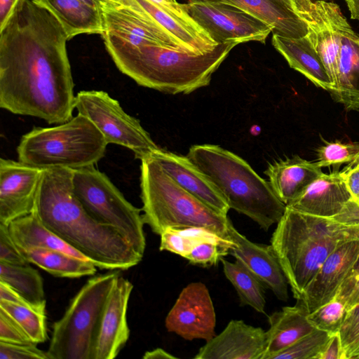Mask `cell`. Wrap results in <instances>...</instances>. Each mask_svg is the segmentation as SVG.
<instances>
[{
	"label": "cell",
	"instance_id": "obj_4",
	"mask_svg": "<svg viewBox=\"0 0 359 359\" xmlns=\"http://www.w3.org/2000/svg\"><path fill=\"white\" fill-rule=\"evenodd\" d=\"M357 239L359 226L286 207L273 233L271 245L297 300L328 256L341 244Z\"/></svg>",
	"mask_w": 359,
	"mask_h": 359
},
{
	"label": "cell",
	"instance_id": "obj_7",
	"mask_svg": "<svg viewBox=\"0 0 359 359\" xmlns=\"http://www.w3.org/2000/svg\"><path fill=\"white\" fill-rule=\"evenodd\" d=\"M107 144L95 125L78 114L55 126L34 128L21 137L17 153L18 161L34 167L74 170L95 165Z\"/></svg>",
	"mask_w": 359,
	"mask_h": 359
},
{
	"label": "cell",
	"instance_id": "obj_25",
	"mask_svg": "<svg viewBox=\"0 0 359 359\" xmlns=\"http://www.w3.org/2000/svg\"><path fill=\"white\" fill-rule=\"evenodd\" d=\"M309 313L299 299L292 306H285L269 317V328L262 359H271L316 328L308 319Z\"/></svg>",
	"mask_w": 359,
	"mask_h": 359
},
{
	"label": "cell",
	"instance_id": "obj_45",
	"mask_svg": "<svg viewBox=\"0 0 359 359\" xmlns=\"http://www.w3.org/2000/svg\"><path fill=\"white\" fill-rule=\"evenodd\" d=\"M332 219L346 225L359 226V205L351 199L342 210Z\"/></svg>",
	"mask_w": 359,
	"mask_h": 359
},
{
	"label": "cell",
	"instance_id": "obj_28",
	"mask_svg": "<svg viewBox=\"0 0 359 359\" xmlns=\"http://www.w3.org/2000/svg\"><path fill=\"white\" fill-rule=\"evenodd\" d=\"M18 250L29 264L56 277L80 278L93 276L97 271V266L90 260L62 251L39 248Z\"/></svg>",
	"mask_w": 359,
	"mask_h": 359
},
{
	"label": "cell",
	"instance_id": "obj_17",
	"mask_svg": "<svg viewBox=\"0 0 359 359\" xmlns=\"http://www.w3.org/2000/svg\"><path fill=\"white\" fill-rule=\"evenodd\" d=\"M229 238L234 245L229 255L243 265L281 301L288 299V281L271 245L254 243L238 232L230 221Z\"/></svg>",
	"mask_w": 359,
	"mask_h": 359
},
{
	"label": "cell",
	"instance_id": "obj_22",
	"mask_svg": "<svg viewBox=\"0 0 359 359\" xmlns=\"http://www.w3.org/2000/svg\"><path fill=\"white\" fill-rule=\"evenodd\" d=\"M323 173L316 162L299 156L271 163L264 171L274 194L286 205L300 196Z\"/></svg>",
	"mask_w": 359,
	"mask_h": 359
},
{
	"label": "cell",
	"instance_id": "obj_26",
	"mask_svg": "<svg viewBox=\"0 0 359 359\" xmlns=\"http://www.w3.org/2000/svg\"><path fill=\"white\" fill-rule=\"evenodd\" d=\"M272 44L291 68L302 74L317 87L328 92L333 89L326 67L306 36L292 39L273 35Z\"/></svg>",
	"mask_w": 359,
	"mask_h": 359
},
{
	"label": "cell",
	"instance_id": "obj_44",
	"mask_svg": "<svg viewBox=\"0 0 359 359\" xmlns=\"http://www.w3.org/2000/svg\"><path fill=\"white\" fill-rule=\"evenodd\" d=\"M343 175L351 200L359 205V159L344 170Z\"/></svg>",
	"mask_w": 359,
	"mask_h": 359
},
{
	"label": "cell",
	"instance_id": "obj_15",
	"mask_svg": "<svg viewBox=\"0 0 359 359\" xmlns=\"http://www.w3.org/2000/svg\"><path fill=\"white\" fill-rule=\"evenodd\" d=\"M43 169L20 161L0 159V224L32 213Z\"/></svg>",
	"mask_w": 359,
	"mask_h": 359
},
{
	"label": "cell",
	"instance_id": "obj_27",
	"mask_svg": "<svg viewBox=\"0 0 359 359\" xmlns=\"http://www.w3.org/2000/svg\"><path fill=\"white\" fill-rule=\"evenodd\" d=\"M48 8L65 27L69 39L81 34H99L104 31L101 10L82 0H36Z\"/></svg>",
	"mask_w": 359,
	"mask_h": 359
},
{
	"label": "cell",
	"instance_id": "obj_32",
	"mask_svg": "<svg viewBox=\"0 0 359 359\" xmlns=\"http://www.w3.org/2000/svg\"><path fill=\"white\" fill-rule=\"evenodd\" d=\"M0 310L11 318L35 344L48 339L46 312L29 305L0 300Z\"/></svg>",
	"mask_w": 359,
	"mask_h": 359
},
{
	"label": "cell",
	"instance_id": "obj_23",
	"mask_svg": "<svg viewBox=\"0 0 359 359\" xmlns=\"http://www.w3.org/2000/svg\"><path fill=\"white\" fill-rule=\"evenodd\" d=\"M332 99L347 111L359 110V34L348 23L344 28Z\"/></svg>",
	"mask_w": 359,
	"mask_h": 359
},
{
	"label": "cell",
	"instance_id": "obj_8",
	"mask_svg": "<svg viewBox=\"0 0 359 359\" xmlns=\"http://www.w3.org/2000/svg\"><path fill=\"white\" fill-rule=\"evenodd\" d=\"M117 270L95 276L71 299L53 326L47 351L50 359H92L101 316Z\"/></svg>",
	"mask_w": 359,
	"mask_h": 359
},
{
	"label": "cell",
	"instance_id": "obj_51",
	"mask_svg": "<svg viewBox=\"0 0 359 359\" xmlns=\"http://www.w3.org/2000/svg\"><path fill=\"white\" fill-rule=\"evenodd\" d=\"M350 11L351 18L359 21V0H344Z\"/></svg>",
	"mask_w": 359,
	"mask_h": 359
},
{
	"label": "cell",
	"instance_id": "obj_34",
	"mask_svg": "<svg viewBox=\"0 0 359 359\" xmlns=\"http://www.w3.org/2000/svg\"><path fill=\"white\" fill-rule=\"evenodd\" d=\"M234 245L233 241L221 236L198 243L184 257L193 265L208 267L217 264L222 258L229 255Z\"/></svg>",
	"mask_w": 359,
	"mask_h": 359
},
{
	"label": "cell",
	"instance_id": "obj_19",
	"mask_svg": "<svg viewBox=\"0 0 359 359\" xmlns=\"http://www.w3.org/2000/svg\"><path fill=\"white\" fill-rule=\"evenodd\" d=\"M358 255L357 239L341 244L328 256L299 299L309 313L336 296Z\"/></svg>",
	"mask_w": 359,
	"mask_h": 359
},
{
	"label": "cell",
	"instance_id": "obj_1",
	"mask_svg": "<svg viewBox=\"0 0 359 359\" xmlns=\"http://www.w3.org/2000/svg\"><path fill=\"white\" fill-rule=\"evenodd\" d=\"M68 34L36 0H19L0 30V107L48 124L70 120L75 109Z\"/></svg>",
	"mask_w": 359,
	"mask_h": 359
},
{
	"label": "cell",
	"instance_id": "obj_20",
	"mask_svg": "<svg viewBox=\"0 0 359 359\" xmlns=\"http://www.w3.org/2000/svg\"><path fill=\"white\" fill-rule=\"evenodd\" d=\"M151 156L186 191L216 212L227 215L230 209L212 181L186 156L158 148Z\"/></svg>",
	"mask_w": 359,
	"mask_h": 359
},
{
	"label": "cell",
	"instance_id": "obj_43",
	"mask_svg": "<svg viewBox=\"0 0 359 359\" xmlns=\"http://www.w3.org/2000/svg\"><path fill=\"white\" fill-rule=\"evenodd\" d=\"M152 3L165 10L172 15L185 22L194 28L205 32L191 18L187 13L184 4L178 3L176 0H149Z\"/></svg>",
	"mask_w": 359,
	"mask_h": 359
},
{
	"label": "cell",
	"instance_id": "obj_14",
	"mask_svg": "<svg viewBox=\"0 0 359 359\" xmlns=\"http://www.w3.org/2000/svg\"><path fill=\"white\" fill-rule=\"evenodd\" d=\"M101 12L103 40L133 46L158 44L180 50L172 39L145 12L140 13L130 7L109 2L102 3Z\"/></svg>",
	"mask_w": 359,
	"mask_h": 359
},
{
	"label": "cell",
	"instance_id": "obj_47",
	"mask_svg": "<svg viewBox=\"0 0 359 359\" xmlns=\"http://www.w3.org/2000/svg\"><path fill=\"white\" fill-rule=\"evenodd\" d=\"M0 300L29 305L18 292L1 281H0Z\"/></svg>",
	"mask_w": 359,
	"mask_h": 359
},
{
	"label": "cell",
	"instance_id": "obj_9",
	"mask_svg": "<svg viewBox=\"0 0 359 359\" xmlns=\"http://www.w3.org/2000/svg\"><path fill=\"white\" fill-rule=\"evenodd\" d=\"M72 185L76 197L95 220L116 230L144 255L146 237L142 210L130 203L104 172L95 165L74 170Z\"/></svg>",
	"mask_w": 359,
	"mask_h": 359
},
{
	"label": "cell",
	"instance_id": "obj_40",
	"mask_svg": "<svg viewBox=\"0 0 359 359\" xmlns=\"http://www.w3.org/2000/svg\"><path fill=\"white\" fill-rule=\"evenodd\" d=\"M0 359H50L47 351L36 344H17L0 341Z\"/></svg>",
	"mask_w": 359,
	"mask_h": 359
},
{
	"label": "cell",
	"instance_id": "obj_11",
	"mask_svg": "<svg viewBox=\"0 0 359 359\" xmlns=\"http://www.w3.org/2000/svg\"><path fill=\"white\" fill-rule=\"evenodd\" d=\"M185 8L217 44L257 41L265 43L270 28L242 9L220 0H189Z\"/></svg>",
	"mask_w": 359,
	"mask_h": 359
},
{
	"label": "cell",
	"instance_id": "obj_29",
	"mask_svg": "<svg viewBox=\"0 0 359 359\" xmlns=\"http://www.w3.org/2000/svg\"><path fill=\"white\" fill-rule=\"evenodd\" d=\"M8 226L10 235L18 249H51L87 259L47 228L33 213L15 219Z\"/></svg>",
	"mask_w": 359,
	"mask_h": 359
},
{
	"label": "cell",
	"instance_id": "obj_31",
	"mask_svg": "<svg viewBox=\"0 0 359 359\" xmlns=\"http://www.w3.org/2000/svg\"><path fill=\"white\" fill-rule=\"evenodd\" d=\"M221 262L226 278L236 290L240 305L265 314V288L261 283L238 261L231 262L223 257Z\"/></svg>",
	"mask_w": 359,
	"mask_h": 359
},
{
	"label": "cell",
	"instance_id": "obj_24",
	"mask_svg": "<svg viewBox=\"0 0 359 359\" xmlns=\"http://www.w3.org/2000/svg\"><path fill=\"white\" fill-rule=\"evenodd\" d=\"M238 7L266 25L273 35L297 39L307 34L306 24L295 13L292 0H220Z\"/></svg>",
	"mask_w": 359,
	"mask_h": 359
},
{
	"label": "cell",
	"instance_id": "obj_16",
	"mask_svg": "<svg viewBox=\"0 0 359 359\" xmlns=\"http://www.w3.org/2000/svg\"><path fill=\"white\" fill-rule=\"evenodd\" d=\"M133 283L119 274L107 299L95 341L92 359H114L130 337L127 310Z\"/></svg>",
	"mask_w": 359,
	"mask_h": 359
},
{
	"label": "cell",
	"instance_id": "obj_33",
	"mask_svg": "<svg viewBox=\"0 0 359 359\" xmlns=\"http://www.w3.org/2000/svg\"><path fill=\"white\" fill-rule=\"evenodd\" d=\"M160 236L161 251H168L184 258L198 243L220 236L204 228L187 227L168 228Z\"/></svg>",
	"mask_w": 359,
	"mask_h": 359
},
{
	"label": "cell",
	"instance_id": "obj_12",
	"mask_svg": "<svg viewBox=\"0 0 359 359\" xmlns=\"http://www.w3.org/2000/svg\"><path fill=\"white\" fill-rule=\"evenodd\" d=\"M292 7L306 24V36L320 55L334 89L342 32L348 23L346 18L339 5L332 1L292 0Z\"/></svg>",
	"mask_w": 359,
	"mask_h": 359
},
{
	"label": "cell",
	"instance_id": "obj_35",
	"mask_svg": "<svg viewBox=\"0 0 359 359\" xmlns=\"http://www.w3.org/2000/svg\"><path fill=\"white\" fill-rule=\"evenodd\" d=\"M331 336L329 332L315 329L271 359H317Z\"/></svg>",
	"mask_w": 359,
	"mask_h": 359
},
{
	"label": "cell",
	"instance_id": "obj_48",
	"mask_svg": "<svg viewBox=\"0 0 359 359\" xmlns=\"http://www.w3.org/2000/svg\"><path fill=\"white\" fill-rule=\"evenodd\" d=\"M19 0H0V30L13 13Z\"/></svg>",
	"mask_w": 359,
	"mask_h": 359
},
{
	"label": "cell",
	"instance_id": "obj_52",
	"mask_svg": "<svg viewBox=\"0 0 359 359\" xmlns=\"http://www.w3.org/2000/svg\"><path fill=\"white\" fill-rule=\"evenodd\" d=\"M82 1L93 8L101 10L102 3H101L100 0H82Z\"/></svg>",
	"mask_w": 359,
	"mask_h": 359
},
{
	"label": "cell",
	"instance_id": "obj_6",
	"mask_svg": "<svg viewBox=\"0 0 359 359\" xmlns=\"http://www.w3.org/2000/svg\"><path fill=\"white\" fill-rule=\"evenodd\" d=\"M140 161L142 217L154 233L160 236L168 228L200 227L230 239L228 215L186 191L151 156Z\"/></svg>",
	"mask_w": 359,
	"mask_h": 359
},
{
	"label": "cell",
	"instance_id": "obj_18",
	"mask_svg": "<svg viewBox=\"0 0 359 359\" xmlns=\"http://www.w3.org/2000/svg\"><path fill=\"white\" fill-rule=\"evenodd\" d=\"M266 331L231 320L219 334L203 346L196 359H262L266 345Z\"/></svg>",
	"mask_w": 359,
	"mask_h": 359
},
{
	"label": "cell",
	"instance_id": "obj_38",
	"mask_svg": "<svg viewBox=\"0 0 359 359\" xmlns=\"http://www.w3.org/2000/svg\"><path fill=\"white\" fill-rule=\"evenodd\" d=\"M339 334L344 359H359V304L348 310Z\"/></svg>",
	"mask_w": 359,
	"mask_h": 359
},
{
	"label": "cell",
	"instance_id": "obj_36",
	"mask_svg": "<svg viewBox=\"0 0 359 359\" xmlns=\"http://www.w3.org/2000/svg\"><path fill=\"white\" fill-rule=\"evenodd\" d=\"M347 312L348 309L346 304L334 297L327 303L309 313L308 319L316 329L333 334L339 332Z\"/></svg>",
	"mask_w": 359,
	"mask_h": 359
},
{
	"label": "cell",
	"instance_id": "obj_21",
	"mask_svg": "<svg viewBox=\"0 0 359 359\" xmlns=\"http://www.w3.org/2000/svg\"><path fill=\"white\" fill-rule=\"evenodd\" d=\"M351 199L343 171L323 173L286 207L314 216L332 218Z\"/></svg>",
	"mask_w": 359,
	"mask_h": 359
},
{
	"label": "cell",
	"instance_id": "obj_37",
	"mask_svg": "<svg viewBox=\"0 0 359 359\" xmlns=\"http://www.w3.org/2000/svg\"><path fill=\"white\" fill-rule=\"evenodd\" d=\"M316 163L320 168L345 163H353L359 159V142H325L318 149Z\"/></svg>",
	"mask_w": 359,
	"mask_h": 359
},
{
	"label": "cell",
	"instance_id": "obj_2",
	"mask_svg": "<svg viewBox=\"0 0 359 359\" xmlns=\"http://www.w3.org/2000/svg\"><path fill=\"white\" fill-rule=\"evenodd\" d=\"M72 175L71 169H43L32 213L100 269L128 270L137 265L143 256L86 211L74 194Z\"/></svg>",
	"mask_w": 359,
	"mask_h": 359
},
{
	"label": "cell",
	"instance_id": "obj_39",
	"mask_svg": "<svg viewBox=\"0 0 359 359\" xmlns=\"http://www.w3.org/2000/svg\"><path fill=\"white\" fill-rule=\"evenodd\" d=\"M334 297L342 301L348 310L359 304V255Z\"/></svg>",
	"mask_w": 359,
	"mask_h": 359
},
{
	"label": "cell",
	"instance_id": "obj_53",
	"mask_svg": "<svg viewBox=\"0 0 359 359\" xmlns=\"http://www.w3.org/2000/svg\"><path fill=\"white\" fill-rule=\"evenodd\" d=\"M324 1H332L333 0H324Z\"/></svg>",
	"mask_w": 359,
	"mask_h": 359
},
{
	"label": "cell",
	"instance_id": "obj_50",
	"mask_svg": "<svg viewBox=\"0 0 359 359\" xmlns=\"http://www.w3.org/2000/svg\"><path fill=\"white\" fill-rule=\"evenodd\" d=\"M102 2H109L116 4H121L130 7L140 13H144V10L140 6L135 0H100Z\"/></svg>",
	"mask_w": 359,
	"mask_h": 359
},
{
	"label": "cell",
	"instance_id": "obj_41",
	"mask_svg": "<svg viewBox=\"0 0 359 359\" xmlns=\"http://www.w3.org/2000/svg\"><path fill=\"white\" fill-rule=\"evenodd\" d=\"M0 262L23 265L29 264L13 241L8 226L0 224Z\"/></svg>",
	"mask_w": 359,
	"mask_h": 359
},
{
	"label": "cell",
	"instance_id": "obj_42",
	"mask_svg": "<svg viewBox=\"0 0 359 359\" xmlns=\"http://www.w3.org/2000/svg\"><path fill=\"white\" fill-rule=\"evenodd\" d=\"M0 341L17 344H34L19 325L6 313L1 310Z\"/></svg>",
	"mask_w": 359,
	"mask_h": 359
},
{
	"label": "cell",
	"instance_id": "obj_13",
	"mask_svg": "<svg viewBox=\"0 0 359 359\" xmlns=\"http://www.w3.org/2000/svg\"><path fill=\"white\" fill-rule=\"evenodd\" d=\"M165 326L168 332L189 341H208L216 335V313L205 284L194 282L182 289L165 318Z\"/></svg>",
	"mask_w": 359,
	"mask_h": 359
},
{
	"label": "cell",
	"instance_id": "obj_49",
	"mask_svg": "<svg viewBox=\"0 0 359 359\" xmlns=\"http://www.w3.org/2000/svg\"><path fill=\"white\" fill-rule=\"evenodd\" d=\"M144 359H176V356L167 352L161 348H156L154 350L149 351L144 353Z\"/></svg>",
	"mask_w": 359,
	"mask_h": 359
},
{
	"label": "cell",
	"instance_id": "obj_46",
	"mask_svg": "<svg viewBox=\"0 0 359 359\" xmlns=\"http://www.w3.org/2000/svg\"><path fill=\"white\" fill-rule=\"evenodd\" d=\"M317 359H344L339 332L332 334L323 351Z\"/></svg>",
	"mask_w": 359,
	"mask_h": 359
},
{
	"label": "cell",
	"instance_id": "obj_30",
	"mask_svg": "<svg viewBox=\"0 0 359 359\" xmlns=\"http://www.w3.org/2000/svg\"><path fill=\"white\" fill-rule=\"evenodd\" d=\"M0 281L14 289L30 306L46 312L43 278L29 264L15 265L0 262Z\"/></svg>",
	"mask_w": 359,
	"mask_h": 359
},
{
	"label": "cell",
	"instance_id": "obj_10",
	"mask_svg": "<svg viewBox=\"0 0 359 359\" xmlns=\"http://www.w3.org/2000/svg\"><path fill=\"white\" fill-rule=\"evenodd\" d=\"M75 109L95 125L108 144L124 147L131 150L136 158L141 160L158 148L139 120L128 114L118 101L107 92H79Z\"/></svg>",
	"mask_w": 359,
	"mask_h": 359
},
{
	"label": "cell",
	"instance_id": "obj_5",
	"mask_svg": "<svg viewBox=\"0 0 359 359\" xmlns=\"http://www.w3.org/2000/svg\"><path fill=\"white\" fill-rule=\"evenodd\" d=\"M187 156L212 181L230 209L245 215L264 231L277 224L286 205L242 158L219 145H193Z\"/></svg>",
	"mask_w": 359,
	"mask_h": 359
},
{
	"label": "cell",
	"instance_id": "obj_3",
	"mask_svg": "<svg viewBox=\"0 0 359 359\" xmlns=\"http://www.w3.org/2000/svg\"><path fill=\"white\" fill-rule=\"evenodd\" d=\"M116 67L138 85L169 94H189L210 83L213 73L238 43L217 44L201 55L158 44L138 46L103 40Z\"/></svg>",
	"mask_w": 359,
	"mask_h": 359
}]
</instances>
